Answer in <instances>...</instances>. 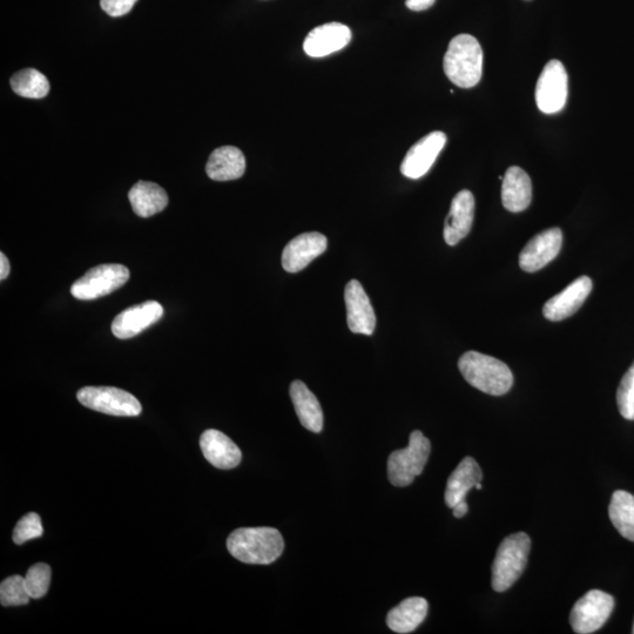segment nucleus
I'll return each mask as SVG.
<instances>
[{
  "mask_svg": "<svg viewBox=\"0 0 634 634\" xmlns=\"http://www.w3.org/2000/svg\"><path fill=\"white\" fill-rule=\"evenodd\" d=\"M227 549L242 563L268 565L281 557L285 541L274 528H241L228 536Z\"/></svg>",
  "mask_w": 634,
  "mask_h": 634,
  "instance_id": "1",
  "label": "nucleus"
},
{
  "mask_svg": "<svg viewBox=\"0 0 634 634\" xmlns=\"http://www.w3.org/2000/svg\"><path fill=\"white\" fill-rule=\"evenodd\" d=\"M445 76L461 89L475 87L482 78L483 50L475 37L460 35L451 40L443 62Z\"/></svg>",
  "mask_w": 634,
  "mask_h": 634,
  "instance_id": "2",
  "label": "nucleus"
},
{
  "mask_svg": "<svg viewBox=\"0 0 634 634\" xmlns=\"http://www.w3.org/2000/svg\"><path fill=\"white\" fill-rule=\"evenodd\" d=\"M458 368L470 386L488 395H505L514 384V375L507 364L489 355L465 353L458 361Z\"/></svg>",
  "mask_w": 634,
  "mask_h": 634,
  "instance_id": "3",
  "label": "nucleus"
},
{
  "mask_svg": "<svg viewBox=\"0 0 634 634\" xmlns=\"http://www.w3.org/2000/svg\"><path fill=\"white\" fill-rule=\"evenodd\" d=\"M531 541L524 532L511 535L499 545L492 565V589L504 592L522 576L528 563Z\"/></svg>",
  "mask_w": 634,
  "mask_h": 634,
  "instance_id": "4",
  "label": "nucleus"
},
{
  "mask_svg": "<svg viewBox=\"0 0 634 634\" xmlns=\"http://www.w3.org/2000/svg\"><path fill=\"white\" fill-rule=\"evenodd\" d=\"M430 441L421 431L415 430L406 449L396 450L389 456L388 478L395 487H408L420 476L429 460Z\"/></svg>",
  "mask_w": 634,
  "mask_h": 634,
  "instance_id": "5",
  "label": "nucleus"
},
{
  "mask_svg": "<svg viewBox=\"0 0 634 634\" xmlns=\"http://www.w3.org/2000/svg\"><path fill=\"white\" fill-rule=\"evenodd\" d=\"M130 279V271L123 265L111 263L94 267L71 287V294L77 300H96L116 292Z\"/></svg>",
  "mask_w": 634,
  "mask_h": 634,
  "instance_id": "6",
  "label": "nucleus"
},
{
  "mask_svg": "<svg viewBox=\"0 0 634 634\" xmlns=\"http://www.w3.org/2000/svg\"><path fill=\"white\" fill-rule=\"evenodd\" d=\"M77 399L84 407L106 415L136 417L141 414V404L132 394L113 387H85Z\"/></svg>",
  "mask_w": 634,
  "mask_h": 634,
  "instance_id": "7",
  "label": "nucleus"
},
{
  "mask_svg": "<svg viewBox=\"0 0 634 634\" xmlns=\"http://www.w3.org/2000/svg\"><path fill=\"white\" fill-rule=\"evenodd\" d=\"M615 607V599L600 590H591L578 600L570 615V624L578 634H590L603 627Z\"/></svg>",
  "mask_w": 634,
  "mask_h": 634,
  "instance_id": "8",
  "label": "nucleus"
},
{
  "mask_svg": "<svg viewBox=\"0 0 634 634\" xmlns=\"http://www.w3.org/2000/svg\"><path fill=\"white\" fill-rule=\"evenodd\" d=\"M568 80L564 65L559 60H550L536 86L538 109L545 114L561 112L568 100Z\"/></svg>",
  "mask_w": 634,
  "mask_h": 634,
  "instance_id": "9",
  "label": "nucleus"
},
{
  "mask_svg": "<svg viewBox=\"0 0 634 634\" xmlns=\"http://www.w3.org/2000/svg\"><path fill=\"white\" fill-rule=\"evenodd\" d=\"M563 246V232L550 228L532 238L519 254V267L524 272L535 273L557 258Z\"/></svg>",
  "mask_w": 634,
  "mask_h": 634,
  "instance_id": "10",
  "label": "nucleus"
},
{
  "mask_svg": "<svg viewBox=\"0 0 634 634\" xmlns=\"http://www.w3.org/2000/svg\"><path fill=\"white\" fill-rule=\"evenodd\" d=\"M445 144H447V136L440 131L431 132L417 141L402 161L401 172L404 177L409 179L424 177L435 164Z\"/></svg>",
  "mask_w": 634,
  "mask_h": 634,
  "instance_id": "11",
  "label": "nucleus"
},
{
  "mask_svg": "<svg viewBox=\"0 0 634 634\" xmlns=\"http://www.w3.org/2000/svg\"><path fill=\"white\" fill-rule=\"evenodd\" d=\"M164 316V308L157 301H147L121 312L112 323V333L126 340L143 333Z\"/></svg>",
  "mask_w": 634,
  "mask_h": 634,
  "instance_id": "12",
  "label": "nucleus"
},
{
  "mask_svg": "<svg viewBox=\"0 0 634 634\" xmlns=\"http://www.w3.org/2000/svg\"><path fill=\"white\" fill-rule=\"evenodd\" d=\"M327 247V238L321 233L310 232L296 236L283 249L282 267L288 273H299L317 256L325 253Z\"/></svg>",
  "mask_w": 634,
  "mask_h": 634,
  "instance_id": "13",
  "label": "nucleus"
},
{
  "mask_svg": "<svg viewBox=\"0 0 634 634\" xmlns=\"http://www.w3.org/2000/svg\"><path fill=\"white\" fill-rule=\"evenodd\" d=\"M347 322L350 332L354 334L373 335L376 327V316L372 303L361 283L352 280L345 290Z\"/></svg>",
  "mask_w": 634,
  "mask_h": 634,
  "instance_id": "14",
  "label": "nucleus"
},
{
  "mask_svg": "<svg viewBox=\"0 0 634 634\" xmlns=\"http://www.w3.org/2000/svg\"><path fill=\"white\" fill-rule=\"evenodd\" d=\"M352 37V31L346 25L323 24L309 32L303 43V50L312 58L327 57L345 49Z\"/></svg>",
  "mask_w": 634,
  "mask_h": 634,
  "instance_id": "15",
  "label": "nucleus"
},
{
  "mask_svg": "<svg viewBox=\"0 0 634 634\" xmlns=\"http://www.w3.org/2000/svg\"><path fill=\"white\" fill-rule=\"evenodd\" d=\"M592 280L582 276L573 281L563 292L553 296L545 303L543 314L549 321L559 322L572 316L583 306L592 292Z\"/></svg>",
  "mask_w": 634,
  "mask_h": 634,
  "instance_id": "16",
  "label": "nucleus"
},
{
  "mask_svg": "<svg viewBox=\"0 0 634 634\" xmlns=\"http://www.w3.org/2000/svg\"><path fill=\"white\" fill-rule=\"evenodd\" d=\"M475 217V198L470 191L456 194L451 202L450 212L444 224V240L449 246H456L471 231Z\"/></svg>",
  "mask_w": 634,
  "mask_h": 634,
  "instance_id": "17",
  "label": "nucleus"
},
{
  "mask_svg": "<svg viewBox=\"0 0 634 634\" xmlns=\"http://www.w3.org/2000/svg\"><path fill=\"white\" fill-rule=\"evenodd\" d=\"M200 448L206 460L221 470L234 469L242 460L238 445L219 430H206L200 437Z\"/></svg>",
  "mask_w": 634,
  "mask_h": 634,
  "instance_id": "18",
  "label": "nucleus"
},
{
  "mask_svg": "<svg viewBox=\"0 0 634 634\" xmlns=\"http://www.w3.org/2000/svg\"><path fill=\"white\" fill-rule=\"evenodd\" d=\"M532 182L521 167L512 166L505 173L502 185V201L511 213H521L531 204Z\"/></svg>",
  "mask_w": 634,
  "mask_h": 634,
  "instance_id": "19",
  "label": "nucleus"
},
{
  "mask_svg": "<svg viewBox=\"0 0 634 634\" xmlns=\"http://www.w3.org/2000/svg\"><path fill=\"white\" fill-rule=\"evenodd\" d=\"M245 171V155L234 146L217 148L209 157L206 165V173L214 181L240 179Z\"/></svg>",
  "mask_w": 634,
  "mask_h": 634,
  "instance_id": "20",
  "label": "nucleus"
},
{
  "mask_svg": "<svg viewBox=\"0 0 634 634\" xmlns=\"http://www.w3.org/2000/svg\"><path fill=\"white\" fill-rule=\"evenodd\" d=\"M483 478L480 465L472 457H465L450 475L445 489V503L453 509L456 504L465 501L468 492L481 483Z\"/></svg>",
  "mask_w": 634,
  "mask_h": 634,
  "instance_id": "21",
  "label": "nucleus"
},
{
  "mask_svg": "<svg viewBox=\"0 0 634 634\" xmlns=\"http://www.w3.org/2000/svg\"><path fill=\"white\" fill-rule=\"evenodd\" d=\"M290 399H292L296 415L303 427L312 433L319 434L323 429V411L316 396L308 389L305 383L294 381L290 386Z\"/></svg>",
  "mask_w": 634,
  "mask_h": 634,
  "instance_id": "22",
  "label": "nucleus"
},
{
  "mask_svg": "<svg viewBox=\"0 0 634 634\" xmlns=\"http://www.w3.org/2000/svg\"><path fill=\"white\" fill-rule=\"evenodd\" d=\"M429 605L426 599L411 597L390 610L387 625L391 631L406 634L414 632L427 618Z\"/></svg>",
  "mask_w": 634,
  "mask_h": 634,
  "instance_id": "23",
  "label": "nucleus"
},
{
  "mask_svg": "<svg viewBox=\"0 0 634 634\" xmlns=\"http://www.w3.org/2000/svg\"><path fill=\"white\" fill-rule=\"evenodd\" d=\"M134 213L141 218H150L163 212L168 205L164 188L154 182L139 181L128 193Z\"/></svg>",
  "mask_w": 634,
  "mask_h": 634,
  "instance_id": "24",
  "label": "nucleus"
},
{
  "mask_svg": "<svg viewBox=\"0 0 634 634\" xmlns=\"http://www.w3.org/2000/svg\"><path fill=\"white\" fill-rule=\"evenodd\" d=\"M609 515L619 534L634 542V497L630 492L618 490L613 494Z\"/></svg>",
  "mask_w": 634,
  "mask_h": 634,
  "instance_id": "25",
  "label": "nucleus"
},
{
  "mask_svg": "<svg viewBox=\"0 0 634 634\" xmlns=\"http://www.w3.org/2000/svg\"><path fill=\"white\" fill-rule=\"evenodd\" d=\"M11 87L20 97L42 99L50 92L49 80L35 69L19 71L11 78Z\"/></svg>",
  "mask_w": 634,
  "mask_h": 634,
  "instance_id": "26",
  "label": "nucleus"
},
{
  "mask_svg": "<svg viewBox=\"0 0 634 634\" xmlns=\"http://www.w3.org/2000/svg\"><path fill=\"white\" fill-rule=\"evenodd\" d=\"M30 599L24 577L11 576L0 584V603L3 606H23L29 604Z\"/></svg>",
  "mask_w": 634,
  "mask_h": 634,
  "instance_id": "27",
  "label": "nucleus"
},
{
  "mask_svg": "<svg viewBox=\"0 0 634 634\" xmlns=\"http://www.w3.org/2000/svg\"><path fill=\"white\" fill-rule=\"evenodd\" d=\"M52 571L49 565L37 563L29 569L25 576L26 589L31 599H39L46 596L50 589Z\"/></svg>",
  "mask_w": 634,
  "mask_h": 634,
  "instance_id": "28",
  "label": "nucleus"
},
{
  "mask_svg": "<svg viewBox=\"0 0 634 634\" xmlns=\"http://www.w3.org/2000/svg\"><path fill=\"white\" fill-rule=\"evenodd\" d=\"M617 403L620 414L626 420L634 421V363L619 384Z\"/></svg>",
  "mask_w": 634,
  "mask_h": 634,
  "instance_id": "29",
  "label": "nucleus"
},
{
  "mask_svg": "<svg viewBox=\"0 0 634 634\" xmlns=\"http://www.w3.org/2000/svg\"><path fill=\"white\" fill-rule=\"evenodd\" d=\"M43 534L42 519L36 512H30L17 523L12 539L17 545H22L31 539L42 537Z\"/></svg>",
  "mask_w": 634,
  "mask_h": 634,
  "instance_id": "30",
  "label": "nucleus"
},
{
  "mask_svg": "<svg viewBox=\"0 0 634 634\" xmlns=\"http://www.w3.org/2000/svg\"><path fill=\"white\" fill-rule=\"evenodd\" d=\"M138 0H100L101 9L111 17H121L130 13Z\"/></svg>",
  "mask_w": 634,
  "mask_h": 634,
  "instance_id": "31",
  "label": "nucleus"
},
{
  "mask_svg": "<svg viewBox=\"0 0 634 634\" xmlns=\"http://www.w3.org/2000/svg\"><path fill=\"white\" fill-rule=\"evenodd\" d=\"M436 0H406V6L409 10L422 12L433 8Z\"/></svg>",
  "mask_w": 634,
  "mask_h": 634,
  "instance_id": "32",
  "label": "nucleus"
},
{
  "mask_svg": "<svg viewBox=\"0 0 634 634\" xmlns=\"http://www.w3.org/2000/svg\"><path fill=\"white\" fill-rule=\"evenodd\" d=\"M11 271V266L9 259L6 258L5 254H0V280H5L8 278Z\"/></svg>",
  "mask_w": 634,
  "mask_h": 634,
  "instance_id": "33",
  "label": "nucleus"
},
{
  "mask_svg": "<svg viewBox=\"0 0 634 634\" xmlns=\"http://www.w3.org/2000/svg\"><path fill=\"white\" fill-rule=\"evenodd\" d=\"M469 507L467 501H462L455 505L453 508L454 516L456 518H462L468 514Z\"/></svg>",
  "mask_w": 634,
  "mask_h": 634,
  "instance_id": "34",
  "label": "nucleus"
},
{
  "mask_svg": "<svg viewBox=\"0 0 634 634\" xmlns=\"http://www.w3.org/2000/svg\"><path fill=\"white\" fill-rule=\"evenodd\" d=\"M475 488L477 490H482V483H477Z\"/></svg>",
  "mask_w": 634,
  "mask_h": 634,
  "instance_id": "35",
  "label": "nucleus"
},
{
  "mask_svg": "<svg viewBox=\"0 0 634 634\" xmlns=\"http://www.w3.org/2000/svg\"><path fill=\"white\" fill-rule=\"evenodd\" d=\"M632 633L634 634V625H633V630H632Z\"/></svg>",
  "mask_w": 634,
  "mask_h": 634,
  "instance_id": "36",
  "label": "nucleus"
}]
</instances>
